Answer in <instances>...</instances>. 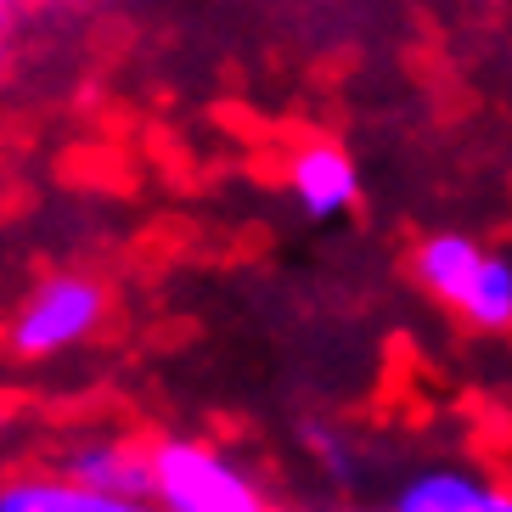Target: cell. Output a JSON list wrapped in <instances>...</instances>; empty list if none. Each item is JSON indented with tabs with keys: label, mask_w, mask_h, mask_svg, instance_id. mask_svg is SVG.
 Masks as SVG:
<instances>
[{
	"label": "cell",
	"mask_w": 512,
	"mask_h": 512,
	"mask_svg": "<svg viewBox=\"0 0 512 512\" xmlns=\"http://www.w3.org/2000/svg\"><path fill=\"white\" fill-rule=\"evenodd\" d=\"M394 512H512V490L467 473V467H428L400 484Z\"/></svg>",
	"instance_id": "obj_6"
},
{
	"label": "cell",
	"mask_w": 512,
	"mask_h": 512,
	"mask_svg": "<svg viewBox=\"0 0 512 512\" xmlns=\"http://www.w3.org/2000/svg\"><path fill=\"white\" fill-rule=\"evenodd\" d=\"M152 501L164 512H276L254 473L203 439H152Z\"/></svg>",
	"instance_id": "obj_2"
},
{
	"label": "cell",
	"mask_w": 512,
	"mask_h": 512,
	"mask_svg": "<svg viewBox=\"0 0 512 512\" xmlns=\"http://www.w3.org/2000/svg\"><path fill=\"white\" fill-rule=\"evenodd\" d=\"M287 192H293V203H299L310 220H338V214L361 197V169H355V158H349L344 147L316 141V147L293 152V164H287Z\"/></svg>",
	"instance_id": "obj_3"
},
{
	"label": "cell",
	"mask_w": 512,
	"mask_h": 512,
	"mask_svg": "<svg viewBox=\"0 0 512 512\" xmlns=\"http://www.w3.org/2000/svg\"><path fill=\"white\" fill-rule=\"evenodd\" d=\"M0 512H164L152 496H107L68 473H17L0 484Z\"/></svg>",
	"instance_id": "obj_4"
},
{
	"label": "cell",
	"mask_w": 512,
	"mask_h": 512,
	"mask_svg": "<svg viewBox=\"0 0 512 512\" xmlns=\"http://www.w3.org/2000/svg\"><path fill=\"white\" fill-rule=\"evenodd\" d=\"M107 321V287L85 271H51L17 299L6 321V349L17 361H57L68 349L91 344Z\"/></svg>",
	"instance_id": "obj_1"
},
{
	"label": "cell",
	"mask_w": 512,
	"mask_h": 512,
	"mask_svg": "<svg viewBox=\"0 0 512 512\" xmlns=\"http://www.w3.org/2000/svg\"><path fill=\"white\" fill-rule=\"evenodd\" d=\"M389 512H394V507H389Z\"/></svg>",
	"instance_id": "obj_9"
},
{
	"label": "cell",
	"mask_w": 512,
	"mask_h": 512,
	"mask_svg": "<svg viewBox=\"0 0 512 512\" xmlns=\"http://www.w3.org/2000/svg\"><path fill=\"white\" fill-rule=\"evenodd\" d=\"M62 473L107 496H152V445L136 439H85L62 456Z\"/></svg>",
	"instance_id": "obj_5"
},
{
	"label": "cell",
	"mask_w": 512,
	"mask_h": 512,
	"mask_svg": "<svg viewBox=\"0 0 512 512\" xmlns=\"http://www.w3.org/2000/svg\"><path fill=\"white\" fill-rule=\"evenodd\" d=\"M484 265V248L462 231H434V237L417 248V276L428 293H439L445 304H456L473 282V271Z\"/></svg>",
	"instance_id": "obj_7"
},
{
	"label": "cell",
	"mask_w": 512,
	"mask_h": 512,
	"mask_svg": "<svg viewBox=\"0 0 512 512\" xmlns=\"http://www.w3.org/2000/svg\"><path fill=\"white\" fill-rule=\"evenodd\" d=\"M456 310H462L473 327H512V259L501 254H484V265L473 271V282H467V293L456 299Z\"/></svg>",
	"instance_id": "obj_8"
}]
</instances>
